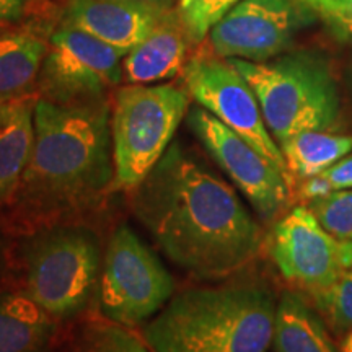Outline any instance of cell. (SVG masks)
<instances>
[{"mask_svg":"<svg viewBox=\"0 0 352 352\" xmlns=\"http://www.w3.org/2000/svg\"><path fill=\"white\" fill-rule=\"evenodd\" d=\"M308 208L338 241L352 240V188L338 189L327 197L308 202Z\"/></svg>","mask_w":352,"mask_h":352,"instance_id":"cell-23","label":"cell"},{"mask_svg":"<svg viewBox=\"0 0 352 352\" xmlns=\"http://www.w3.org/2000/svg\"><path fill=\"white\" fill-rule=\"evenodd\" d=\"M74 352H152V349L129 328L103 320L82 329Z\"/></svg>","mask_w":352,"mask_h":352,"instance_id":"cell-20","label":"cell"},{"mask_svg":"<svg viewBox=\"0 0 352 352\" xmlns=\"http://www.w3.org/2000/svg\"><path fill=\"white\" fill-rule=\"evenodd\" d=\"M323 176L328 179L334 191L338 189H351L352 188V152L342 157L338 164L329 166L323 171Z\"/></svg>","mask_w":352,"mask_h":352,"instance_id":"cell-26","label":"cell"},{"mask_svg":"<svg viewBox=\"0 0 352 352\" xmlns=\"http://www.w3.org/2000/svg\"><path fill=\"white\" fill-rule=\"evenodd\" d=\"M100 243L85 227L38 230L25 250V290L57 321L80 314L98 284Z\"/></svg>","mask_w":352,"mask_h":352,"instance_id":"cell-6","label":"cell"},{"mask_svg":"<svg viewBox=\"0 0 352 352\" xmlns=\"http://www.w3.org/2000/svg\"><path fill=\"white\" fill-rule=\"evenodd\" d=\"M57 23H34L0 33V107L38 95L39 70Z\"/></svg>","mask_w":352,"mask_h":352,"instance_id":"cell-15","label":"cell"},{"mask_svg":"<svg viewBox=\"0 0 352 352\" xmlns=\"http://www.w3.org/2000/svg\"><path fill=\"white\" fill-rule=\"evenodd\" d=\"M191 108L182 83H124L111 101L114 188L132 191L151 173Z\"/></svg>","mask_w":352,"mask_h":352,"instance_id":"cell-5","label":"cell"},{"mask_svg":"<svg viewBox=\"0 0 352 352\" xmlns=\"http://www.w3.org/2000/svg\"><path fill=\"white\" fill-rule=\"evenodd\" d=\"M294 183L323 173L352 152V135L302 131L279 144Z\"/></svg>","mask_w":352,"mask_h":352,"instance_id":"cell-19","label":"cell"},{"mask_svg":"<svg viewBox=\"0 0 352 352\" xmlns=\"http://www.w3.org/2000/svg\"><path fill=\"white\" fill-rule=\"evenodd\" d=\"M122 57L82 30L57 23L47 41L36 94L59 104L108 98L122 82Z\"/></svg>","mask_w":352,"mask_h":352,"instance_id":"cell-9","label":"cell"},{"mask_svg":"<svg viewBox=\"0 0 352 352\" xmlns=\"http://www.w3.org/2000/svg\"><path fill=\"white\" fill-rule=\"evenodd\" d=\"M253 88L277 144L302 131H334L341 96L328 59L316 51H290L266 60L230 59Z\"/></svg>","mask_w":352,"mask_h":352,"instance_id":"cell-4","label":"cell"},{"mask_svg":"<svg viewBox=\"0 0 352 352\" xmlns=\"http://www.w3.org/2000/svg\"><path fill=\"white\" fill-rule=\"evenodd\" d=\"M276 352H338L320 315L298 294L284 292L276 305Z\"/></svg>","mask_w":352,"mask_h":352,"instance_id":"cell-18","label":"cell"},{"mask_svg":"<svg viewBox=\"0 0 352 352\" xmlns=\"http://www.w3.org/2000/svg\"><path fill=\"white\" fill-rule=\"evenodd\" d=\"M127 2L140 3V6H148V7H157V8H171L176 0H127Z\"/></svg>","mask_w":352,"mask_h":352,"instance_id":"cell-29","label":"cell"},{"mask_svg":"<svg viewBox=\"0 0 352 352\" xmlns=\"http://www.w3.org/2000/svg\"><path fill=\"white\" fill-rule=\"evenodd\" d=\"M192 50L178 13L175 7L170 8L155 28L122 57V82L152 85L182 76Z\"/></svg>","mask_w":352,"mask_h":352,"instance_id":"cell-14","label":"cell"},{"mask_svg":"<svg viewBox=\"0 0 352 352\" xmlns=\"http://www.w3.org/2000/svg\"><path fill=\"white\" fill-rule=\"evenodd\" d=\"M241 0H178L175 10L186 30L192 46L206 41L210 30Z\"/></svg>","mask_w":352,"mask_h":352,"instance_id":"cell-21","label":"cell"},{"mask_svg":"<svg viewBox=\"0 0 352 352\" xmlns=\"http://www.w3.org/2000/svg\"><path fill=\"white\" fill-rule=\"evenodd\" d=\"M188 127L215 164L264 220L279 217L292 197L294 182L248 140L220 122L199 104L189 108Z\"/></svg>","mask_w":352,"mask_h":352,"instance_id":"cell-10","label":"cell"},{"mask_svg":"<svg viewBox=\"0 0 352 352\" xmlns=\"http://www.w3.org/2000/svg\"><path fill=\"white\" fill-rule=\"evenodd\" d=\"M114 186L111 101L39 98L34 144L13 199L30 226L47 228L98 206Z\"/></svg>","mask_w":352,"mask_h":352,"instance_id":"cell-2","label":"cell"},{"mask_svg":"<svg viewBox=\"0 0 352 352\" xmlns=\"http://www.w3.org/2000/svg\"><path fill=\"white\" fill-rule=\"evenodd\" d=\"M310 15L298 0H241L210 30L208 46L223 59L266 63L289 51Z\"/></svg>","mask_w":352,"mask_h":352,"instance_id":"cell-11","label":"cell"},{"mask_svg":"<svg viewBox=\"0 0 352 352\" xmlns=\"http://www.w3.org/2000/svg\"><path fill=\"white\" fill-rule=\"evenodd\" d=\"M175 294V280L129 226L109 236L98 285L104 320L134 328L152 320Z\"/></svg>","mask_w":352,"mask_h":352,"instance_id":"cell-7","label":"cell"},{"mask_svg":"<svg viewBox=\"0 0 352 352\" xmlns=\"http://www.w3.org/2000/svg\"><path fill=\"white\" fill-rule=\"evenodd\" d=\"M315 307L336 333L352 331V267H342L327 289L314 296Z\"/></svg>","mask_w":352,"mask_h":352,"instance_id":"cell-22","label":"cell"},{"mask_svg":"<svg viewBox=\"0 0 352 352\" xmlns=\"http://www.w3.org/2000/svg\"><path fill=\"white\" fill-rule=\"evenodd\" d=\"M333 191V186L324 178L323 173L303 179V182H300V186H298V195L307 202H314L316 199H321V197H327Z\"/></svg>","mask_w":352,"mask_h":352,"instance_id":"cell-27","label":"cell"},{"mask_svg":"<svg viewBox=\"0 0 352 352\" xmlns=\"http://www.w3.org/2000/svg\"><path fill=\"white\" fill-rule=\"evenodd\" d=\"M341 263L344 267H352V240L340 241Z\"/></svg>","mask_w":352,"mask_h":352,"instance_id":"cell-28","label":"cell"},{"mask_svg":"<svg viewBox=\"0 0 352 352\" xmlns=\"http://www.w3.org/2000/svg\"><path fill=\"white\" fill-rule=\"evenodd\" d=\"M168 10L127 0H65L59 23L82 30L126 56Z\"/></svg>","mask_w":352,"mask_h":352,"instance_id":"cell-13","label":"cell"},{"mask_svg":"<svg viewBox=\"0 0 352 352\" xmlns=\"http://www.w3.org/2000/svg\"><path fill=\"white\" fill-rule=\"evenodd\" d=\"M340 41L352 43V0H298Z\"/></svg>","mask_w":352,"mask_h":352,"instance_id":"cell-25","label":"cell"},{"mask_svg":"<svg viewBox=\"0 0 352 352\" xmlns=\"http://www.w3.org/2000/svg\"><path fill=\"white\" fill-rule=\"evenodd\" d=\"M131 208L162 253L197 279L230 277L261 252V227L235 189L179 140L132 189Z\"/></svg>","mask_w":352,"mask_h":352,"instance_id":"cell-1","label":"cell"},{"mask_svg":"<svg viewBox=\"0 0 352 352\" xmlns=\"http://www.w3.org/2000/svg\"><path fill=\"white\" fill-rule=\"evenodd\" d=\"M182 82L196 104L248 140L259 153L292 179L279 144L264 122L253 88L230 59L214 54L208 44L202 43L189 56L182 72Z\"/></svg>","mask_w":352,"mask_h":352,"instance_id":"cell-8","label":"cell"},{"mask_svg":"<svg viewBox=\"0 0 352 352\" xmlns=\"http://www.w3.org/2000/svg\"><path fill=\"white\" fill-rule=\"evenodd\" d=\"M340 352H352V331L344 334V340L341 342Z\"/></svg>","mask_w":352,"mask_h":352,"instance_id":"cell-30","label":"cell"},{"mask_svg":"<svg viewBox=\"0 0 352 352\" xmlns=\"http://www.w3.org/2000/svg\"><path fill=\"white\" fill-rule=\"evenodd\" d=\"M60 6L52 0H0V33L34 23H59Z\"/></svg>","mask_w":352,"mask_h":352,"instance_id":"cell-24","label":"cell"},{"mask_svg":"<svg viewBox=\"0 0 352 352\" xmlns=\"http://www.w3.org/2000/svg\"><path fill=\"white\" fill-rule=\"evenodd\" d=\"M59 321L25 289L0 290V352H50Z\"/></svg>","mask_w":352,"mask_h":352,"instance_id":"cell-16","label":"cell"},{"mask_svg":"<svg viewBox=\"0 0 352 352\" xmlns=\"http://www.w3.org/2000/svg\"><path fill=\"white\" fill-rule=\"evenodd\" d=\"M276 305L256 277L186 289L145 323L142 340L152 352H267Z\"/></svg>","mask_w":352,"mask_h":352,"instance_id":"cell-3","label":"cell"},{"mask_svg":"<svg viewBox=\"0 0 352 352\" xmlns=\"http://www.w3.org/2000/svg\"><path fill=\"white\" fill-rule=\"evenodd\" d=\"M38 95L0 107V206L10 202L33 153Z\"/></svg>","mask_w":352,"mask_h":352,"instance_id":"cell-17","label":"cell"},{"mask_svg":"<svg viewBox=\"0 0 352 352\" xmlns=\"http://www.w3.org/2000/svg\"><path fill=\"white\" fill-rule=\"evenodd\" d=\"M272 263L287 283L314 297L342 271L340 241L324 230L308 206L276 220L270 236Z\"/></svg>","mask_w":352,"mask_h":352,"instance_id":"cell-12","label":"cell"}]
</instances>
